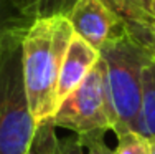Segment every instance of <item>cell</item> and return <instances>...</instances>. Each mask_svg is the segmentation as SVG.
Listing matches in <instances>:
<instances>
[{
  "label": "cell",
  "instance_id": "obj_1",
  "mask_svg": "<svg viewBox=\"0 0 155 154\" xmlns=\"http://www.w3.org/2000/svg\"><path fill=\"white\" fill-rule=\"evenodd\" d=\"M73 33L64 15L38 18L23 33L21 76L28 108L36 124L50 119L58 109V76Z\"/></svg>",
  "mask_w": 155,
  "mask_h": 154
},
{
  "label": "cell",
  "instance_id": "obj_2",
  "mask_svg": "<svg viewBox=\"0 0 155 154\" xmlns=\"http://www.w3.org/2000/svg\"><path fill=\"white\" fill-rule=\"evenodd\" d=\"M15 32L0 58V154H27L35 136L33 119L21 76V38Z\"/></svg>",
  "mask_w": 155,
  "mask_h": 154
},
{
  "label": "cell",
  "instance_id": "obj_3",
  "mask_svg": "<svg viewBox=\"0 0 155 154\" xmlns=\"http://www.w3.org/2000/svg\"><path fill=\"white\" fill-rule=\"evenodd\" d=\"M43 123L73 131L79 138L83 148L104 139V134L114 129L116 115L109 96L107 73L102 58H99L83 83L61 101L54 115Z\"/></svg>",
  "mask_w": 155,
  "mask_h": 154
},
{
  "label": "cell",
  "instance_id": "obj_4",
  "mask_svg": "<svg viewBox=\"0 0 155 154\" xmlns=\"http://www.w3.org/2000/svg\"><path fill=\"white\" fill-rule=\"evenodd\" d=\"M99 55L106 63L107 88L116 115V136L134 133L140 106L142 70L149 60H153L129 36H119L107 42Z\"/></svg>",
  "mask_w": 155,
  "mask_h": 154
},
{
  "label": "cell",
  "instance_id": "obj_5",
  "mask_svg": "<svg viewBox=\"0 0 155 154\" xmlns=\"http://www.w3.org/2000/svg\"><path fill=\"white\" fill-rule=\"evenodd\" d=\"M73 32L101 50L107 42L125 35L122 18L106 0H78L68 15Z\"/></svg>",
  "mask_w": 155,
  "mask_h": 154
},
{
  "label": "cell",
  "instance_id": "obj_6",
  "mask_svg": "<svg viewBox=\"0 0 155 154\" xmlns=\"http://www.w3.org/2000/svg\"><path fill=\"white\" fill-rule=\"evenodd\" d=\"M99 58H101L99 50L93 48L81 36L73 33L71 42H69L64 58H63L60 76H58V86H56L58 106L61 104V101L69 93H73L83 83V80L89 75V71L94 68Z\"/></svg>",
  "mask_w": 155,
  "mask_h": 154
},
{
  "label": "cell",
  "instance_id": "obj_7",
  "mask_svg": "<svg viewBox=\"0 0 155 154\" xmlns=\"http://www.w3.org/2000/svg\"><path fill=\"white\" fill-rule=\"evenodd\" d=\"M134 133L147 141L155 138V60H149L142 70L140 106Z\"/></svg>",
  "mask_w": 155,
  "mask_h": 154
},
{
  "label": "cell",
  "instance_id": "obj_8",
  "mask_svg": "<svg viewBox=\"0 0 155 154\" xmlns=\"http://www.w3.org/2000/svg\"><path fill=\"white\" fill-rule=\"evenodd\" d=\"M21 13L30 22L54 15L68 17L78 0H13Z\"/></svg>",
  "mask_w": 155,
  "mask_h": 154
},
{
  "label": "cell",
  "instance_id": "obj_9",
  "mask_svg": "<svg viewBox=\"0 0 155 154\" xmlns=\"http://www.w3.org/2000/svg\"><path fill=\"white\" fill-rule=\"evenodd\" d=\"M33 22H30L18 10L13 0H0V58L7 40L15 32L28 28Z\"/></svg>",
  "mask_w": 155,
  "mask_h": 154
},
{
  "label": "cell",
  "instance_id": "obj_10",
  "mask_svg": "<svg viewBox=\"0 0 155 154\" xmlns=\"http://www.w3.org/2000/svg\"><path fill=\"white\" fill-rule=\"evenodd\" d=\"M58 146L60 139L56 136V128L50 123H40L36 124L35 136L27 154H58Z\"/></svg>",
  "mask_w": 155,
  "mask_h": 154
},
{
  "label": "cell",
  "instance_id": "obj_11",
  "mask_svg": "<svg viewBox=\"0 0 155 154\" xmlns=\"http://www.w3.org/2000/svg\"><path fill=\"white\" fill-rule=\"evenodd\" d=\"M117 141L116 154H150V142L137 133H125Z\"/></svg>",
  "mask_w": 155,
  "mask_h": 154
},
{
  "label": "cell",
  "instance_id": "obj_12",
  "mask_svg": "<svg viewBox=\"0 0 155 154\" xmlns=\"http://www.w3.org/2000/svg\"><path fill=\"white\" fill-rule=\"evenodd\" d=\"M83 144L79 142V138L69 136L66 139H60V146H58V154H83Z\"/></svg>",
  "mask_w": 155,
  "mask_h": 154
},
{
  "label": "cell",
  "instance_id": "obj_13",
  "mask_svg": "<svg viewBox=\"0 0 155 154\" xmlns=\"http://www.w3.org/2000/svg\"><path fill=\"white\" fill-rule=\"evenodd\" d=\"M87 154H116V151L106 144L104 139H99L87 146Z\"/></svg>",
  "mask_w": 155,
  "mask_h": 154
},
{
  "label": "cell",
  "instance_id": "obj_14",
  "mask_svg": "<svg viewBox=\"0 0 155 154\" xmlns=\"http://www.w3.org/2000/svg\"><path fill=\"white\" fill-rule=\"evenodd\" d=\"M149 142H150V154H155V138Z\"/></svg>",
  "mask_w": 155,
  "mask_h": 154
},
{
  "label": "cell",
  "instance_id": "obj_15",
  "mask_svg": "<svg viewBox=\"0 0 155 154\" xmlns=\"http://www.w3.org/2000/svg\"><path fill=\"white\" fill-rule=\"evenodd\" d=\"M150 13H152V17L155 18V2H153V5H152V9H150Z\"/></svg>",
  "mask_w": 155,
  "mask_h": 154
}]
</instances>
